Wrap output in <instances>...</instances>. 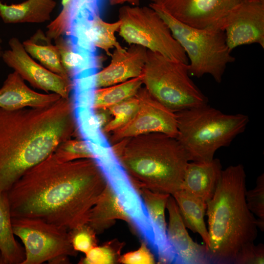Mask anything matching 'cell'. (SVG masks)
Masks as SVG:
<instances>
[{
	"mask_svg": "<svg viewBox=\"0 0 264 264\" xmlns=\"http://www.w3.org/2000/svg\"><path fill=\"white\" fill-rule=\"evenodd\" d=\"M107 185L93 159L64 162L52 153L7 192L11 217L40 219L69 231L88 223Z\"/></svg>",
	"mask_w": 264,
	"mask_h": 264,
	"instance_id": "cell-1",
	"label": "cell"
},
{
	"mask_svg": "<svg viewBox=\"0 0 264 264\" xmlns=\"http://www.w3.org/2000/svg\"><path fill=\"white\" fill-rule=\"evenodd\" d=\"M76 133L70 97L43 108H0V196Z\"/></svg>",
	"mask_w": 264,
	"mask_h": 264,
	"instance_id": "cell-2",
	"label": "cell"
},
{
	"mask_svg": "<svg viewBox=\"0 0 264 264\" xmlns=\"http://www.w3.org/2000/svg\"><path fill=\"white\" fill-rule=\"evenodd\" d=\"M246 177L242 164L222 170L215 192L206 202L210 264H233L241 248L257 237V219L245 199Z\"/></svg>",
	"mask_w": 264,
	"mask_h": 264,
	"instance_id": "cell-3",
	"label": "cell"
},
{
	"mask_svg": "<svg viewBox=\"0 0 264 264\" xmlns=\"http://www.w3.org/2000/svg\"><path fill=\"white\" fill-rule=\"evenodd\" d=\"M111 146L135 188L171 195L179 190L190 159L176 137L152 133L124 138Z\"/></svg>",
	"mask_w": 264,
	"mask_h": 264,
	"instance_id": "cell-4",
	"label": "cell"
},
{
	"mask_svg": "<svg viewBox=\"0 0 264 264\" xmlns=\"http://www.w3.org/2000/svg\"><path fill=\"white\" fill-rule=\"evenodd\" d=\"M175 113L176 138L192 161H211L219 149L244 132L249 121L246 114H225L208 104Z\"/></svg>",
	"mask_w": 264,
	"mask_h": 264,
	"instance_id": "cell-5",
	"label": "cell"
},
{
	"mask_svg": "<svg viewBox=\"0 0 264 264\" xmlns=\"http://www.w3.org/2000/svg\"><path fill=\"white\" fill-rule=\"evenodd\" d=\"M149 6L165 21L184 50L190 75L199 78L209 74L220 83L227 66L235 61L224 31L216 26L198 28L189 26L174 18L159 4L151 3Z\"/></svg>",
	"mask_w": 264,
	"mask_h": 264,
	"instance_id": "cell-6",
	"label": "cell"
},
{
	"mask_svg": "<svg viewBox=\"0 0 264 264\" xmlns=\"http://www.w3.org/2000/svg\"><path fill=\"white\" fill-rule=\"evenodd\" d=\"M142 76L148 91L175 112L208 103L190 78L188 64L147 50Z\"/></svg>",
	"mask_w": 264,
	"mask_h": 264,
	"instance_id": "cell-7",
	"label": "cell"
},
{
	"mask_svg": "<svg viewBox=\"0 0 264 264\" xmlns=\"http://www.w3.org/2000/svg\"><path fill=\"white\" fill-rule=\"evenodd\" d=\"M119 35L129 45H137L173 60L188 64L187 57L157 12L149 6H124L119 10Z\"/></svg>",
	"mask_w": 264,
	"mask_h": 264,
	"instance_id": "cell-8",
	"label": "cell"
},
{
	"mask_svg": "<svg viewBox=\"0 0 264 264\" xmlns=\"http://www.w3.org/2000/svg\"><path fill=\"white\" fill-rule=\"evenodd\" d=\"M14 235L22 242L25 259L22 264L69 263L77 252L71 243L69 231L42 220L12 218Z\"/></svg>",
	"mask_w": 264,
	"mask_h": 264,
	"instance_id": "cell-9",
	"label": "cell"
},
{
	"mask_svg": "<svg viewBox=\"0 0 264 264\" xmlns=\"http://www.w3.org/2000/svg\"><path fill=\"white\" fill-rule=\"evenodd\" d=\"M139 106L134 115L124 126L109 134L111 144L123 139L152 133H161L176 137V113L155 99L145 87L136 94Z\"/></svg>",
	"mask_w": 264,
	"mask_h": 264,
	"instance_id": "cell-10",
	"label": "cell"
},
{
	"mask_svg": "<svg viewBox=\"0 0 264 264\" xmlns=\"http://www.w3.org/2000/svg\"><path fill=\"white\" fill-rule=\"evenodd\" d=\"M10 49L3 52L1 58L9 67L34 88L51 92L62 98H69L71 80H66L39 64L25 51L22 43L16 37L8 42Z\"/></svg>",
	"mask_w": 264,
	"mask_h": 264,
	"instance_id": "cell-11",
	"label": "cell"
},
{
	"mask_svg": "<svg viewBox=\"0 0 264 264\" xmlns=\"http://www.w3.org/2000/svg\"><path fill=\"white\" fill-rule=\"evenodd\" d=\"M217 27L224 32L232 51L236 47L257 44L264 48V1H247L233 9Z\"/></svg>",
	"mask_w": 264,
	"mask_h": 264,
	"instance_id": "cell-12",
	"label": "cell"
},
{
	"mask_svg": "<svg viewBox=\"0 0 264 264\" xmlns=\"http://www.w3.org/2000/svg\"><path fill=\"white\" fill-rule=\"evenodd\" d=\"M247 0H165L161 5L172 16L189 26L217 27L233 9Z\"/></svg>",
	"mask_w": 264,
	"mask_h": 264,
	"instance_id": "cell-13",
	"label": "cell"
},
{
	"mask_svg": "<svg viewBox=\"0 0 264 264\" xmlns=\"http://www.w3.org/2000/svg\"><path fill=\"white\" fill-rule=\"evenodd\" d=\"M166 209L169 214L167 237L175 254V264H210L205 244H199L191 238L172 195L168 199Z\"/></svg>",
	"mask_w": 264,
	"mask_h": 264,
	"instance_id": "cell-14",
	"label": "cell"
},
{
	"mask_svg": "<svg viewBox=\"0 0 264 264\" xmlns=\"http://www.w3.org/2000/svg\"><path fill=\"white\" fill-rule=\"evenodd\" d=\"M147 49L137 45L115 48L110 62L98 71L95 77L96 88L122 83L142 74L146 60Z\"/></svg>",
	"mask_w": 264,
	"mask_h": 264,
	"instance_id": "cell-15",
	"label": "cell"
},
{
	"mask_svg": "<svg viewBox=\"0 0 264 264\" xmlns=\"http://www.w3.org/2000/svg\"><path fill=\"white\" fill-rule=\"evenodd\" d=\"M148 211L154 231L155 248L158 263L175 264V254L167 237L165 211L171 195L152 191L144 187L136 188Z\"/></svg>",
	"mask_w": 264,
	"mask_h": 264,
	"instance_id": "cell-16",
	"label": "cell"
},
{
	"mask_svg": "<svg viewBox=\"0 0 264 264\" xmlns=\"http://www.w3.org/2000/svg\"><path fill=\"white\" fill-rule=\"evenodd\" d=\"M61 97L55 93H40L29 88L16 72L7 76L0 88V108L14 110L26 108H43Z\"/></svg>",
	"mask_w": 264,
	"mask_h": 264,
	"instance_id": "cell-17",
	"label": "cell"
},
{
	"mask_svg": "<svg viewBox=\"0 0 264 264\" xmlns=\"http://www.w3.org/2000/svg\"><path fill=\"white\" fill-rule=\"evenodd\" d=\"M222 171L218 158L209 162H189L179 190L207 202L215 192Z\"/></svg>",
	"mask_w": 264,
	"mask_h": 264,
	"instance_id": "cell-18",
	"label": "cell"
},
{
	"mask_svg": "<svg viewBox=\"0 0 264 264\" xmlns=\"http://www.w3.org/2000/svg\"><path fill=\"white\" fill-rule=\"evenodd\" d=\"M55 0H25L8 5L0 0V17L5 23H43L50 19Z\"/></svg>",
	"mask_w": 264,
	"mask_h": 264,
	"instance_id": "cell-19",
	"label": "cell"
},
{
	"mask_svg": "<svg viewBox=\"0 0 264 264\" xmlns=\"http://www.w3.org/2000/svg\"><path fill=\"white\" fill-rule=\"evenodd\" d=\"M7 192L0 196V255L2 264H22L24 249L14 237Z\"/></svg>",
	"mask_w": 264,
	"mask_h": 264,
	"instance_id": "cell-20",
	"label": "cell"
},
{
	"mask_svg": "<svg viewBox=\"0 0 264 264\" xmlns=\"http://www.w3.org/2000/svg\"><path fill=\"white\" fill-rule=\"evenodd\" d=\"M172 196L177 205L185 227L200 236L208 250L210 242L204 220L206 202L180 190Z\"/></svg>",
	"mask_w": 264,
	"mask_h": 264,
	"instance_id": "cell-21",
	"label": "cell"
},
{
	"mask_svg": "<svg viewBox=\"0 0 264 264\" xmlns=\"http://www.w3.org/2000/svg\"><path fill=\"white\" fill-rule=\"evenodd\" d=\"M51 40L39 29L22 44L27 53L39 61L42 66L63 78L71 80L62 65L59 50L56 45L51 44Z\"/></svg>",
	"mask_w": 264,
	"mask_h": 264,
	"instance_id": "cell-22",
	"label": "cell"
},
{
	"mask_svg": "<svg viewBox=\"0 0 264 264\" xmlns=\"http://www.w3.org/2000/svg\"><path fill=\"white\" fill-rule=\"evenodd\" d=\"M116 220H123L130 225L127 214L107 185L92 207L88 224L98 234L111 226Z\"/></svg>",
	"mask_w": 264,
	"mask_h": 264,
	"instance_id": "cell-23",
	"label": "cell"
},
{
	"mask_svg": "<svg viewBox=\"0 0 264 264\" xmlns=\"http://www.w3.org/2000/svg\"><path fill=\"white\" fill-rule=\"evenodd\" d=\"M143 85L142 74L115 85L96 88L94 93V110H107L134 96Z\"/></svg>",
	"mask_w": 264,
	"mask_h": 264,
	"instance_id": "cell-24",
	"label": "cell"
},
{
	"mask_svg": "<svg viewBox=\"0 0 264 264\" xmlns=\"http://www.w3.org/2000/svg\"><path fill=\"white\" fill-rule=\"evenodd\" d=\"M121 22L118 19L113 22L104 21L100 16H96L93 19L90 28V35L94 46L103 50L110 56V50L117 48L121 44L117 41L115 33L119 31Z\"/></svg>",
	"mask_w": 264,
	"mask_h": 264,
	"instance_id": "cell-25",
	"label": "cell"
},
{
	"mask_svg": "<svg viewBox=\"0 0 264 264\" xmlns=\"http://www.w3.org/2000/svg\"><path fill=\"white\" fill-rule=\"evenodd\" d=\"M139 106V100L135 95L108 109L111 119L103 128L102 131L109 134L127 124L133 117Z\"/></svg>",
	"mask_w": 264,
	"mask_h": 264,
	"instance_id": "cell-26",
	"label": "cell"
},
{
	"mask_svg": "<svg viewBox=\"0 0 264 264\" xmlns=\"http://www.w3.org/2000/svg\"><path fill=\"white\" fill-rule=\"evenodd\" d=\"M123 245V243L114 239L102 246H95L85 254L79 264H112L119 262Z\"/></svg>",
	"mask_w": 264,
	"mask_h": 264,
	"instance_id": "cell-27",
	"label": "cell"
},
{
	"mask_svg": "<svg viewBox=\"0 0 264 264\" xmlns=\"http://www.w3.org/2000/svg\"><path fill=\"white\" fill-rule=\"evenodd\" d=\"M53 154L58 160L64 162L81 159H93L86 142L81 138H71L63 141L56 148Z\"/></svg>",
	"mask_w": 264,
	"mask_h": 264,
	"instance_id": "cell-28",
	"label": "cell"
},
{
	"mask_svg": "<svg viewBox=\"0 0 264 264\" xmlns=\"http://www.w3.org/2000/svg\"><path fill=\"white\" fill-rule=\"evenodd\" d=\"M245 199L249 210L258 217L257 225L262 231L264 230V174L257 178L255 188L245 192Z\"/></svg>",
	"mask_w": 264,
	"mask_h": 264,
	"instance_id": "cell-29",
	"label": "cell"
},
{
	"mask_svg": "<svg viewBox=\"0 0 264 264\" xmlns=\"http://www.w3.org/2000/svg\"><path fill=\"white\" fill-rule=\"evenodd\" d=\"M73 249L86 254L97 245L96 232L88 223L69 231Z\"/></svg>",
	"mask_w": 264,
	"mask_h": 264,
	"instance_id": "cell-30",
	"label": "cell"
},
{
	"mask_svg": "<svg viewBox=\"0 0 264 264\" xmlns=\"http://www.w3.org/2000/svg\"><path fill=\"white\" fill-rule=\"evenodd\" d=\"M264 245L255 244L250 242L244 244L238 251L234 261V264H263Z\"/></svg>",
	"mask_w": 264,
	"mask_h": 264,
	"instance_id": "cell-31",
	"label": "cell"
},
{
	"mask_svg": "<svg viewBox=\"0 0 264 264\" xmlns=\"http://www.w3.org/2000/svg\"><path fill=\"white\" fill-rule=\"evenodd\" d=\"M119 262L125 264H154V258L144 242L136 250L125 253L120 256Z\"/></svg>",
	"mask_w": 264,
	"mask_h": 264,
	"instance_id": "cell-32",
	"label": "cell"
},
{
	"mask_svg": "<svg viewBox=\"0 0 264 264\" xmlns=\"http://www.w3.org/2000/svg\"><path fill=\"white\" fill-rule=\"evenodd\" d=\"M96 119L99 127L102 129L107 124L111 119V116L108 110H94Z\"/></svg>",
	"mask_w": 264,
	"mask_h": 264,
	"instance_id": "cell-33",
	"label": "cell"
},
{
	"mask_svg": "<svg viewBox=\"0 0 264 264\" xmlns=\"http://www.w3.org/2000/svg\"><path fill=\"white\" fill-rule=\"evenodd\" d=\"M110 4L115 5L128 3L132 6H138L140 0H109Z\"/></svg>",
	"mask_w": 264,
	"mask_h": 264,
	"instance_id": "cell-34",
	"label": "cell"
},
{
	"mask_svg": "<svg viewBox=\"0 0 264 264\" xmlns=\"http://www.w3.org/2000/svg\"><path fill=\"white\" fill-rule=\"evenodd\" d=\"M152 1V3H155V4H161L165 0H151Z\"/></svg>",
	"mask_w": 264,
	"mask_h": 264,
	"instance_id": "cell-35",
	"label": "cell"
},
{
	"mask_svg": "<svg viewBox=\"0 0 264 264\" xmlns=\"http://www.w3.org/2000/svg\"><path fill=\"white\" fill-rule=\"evenodd\" d=\"M1 42H2L0 38V57H1L2 53H3V51H2V47L1 45Z\"/></svg>",
	"mask_w": 264,
	"mask_h": 264,
	"instance_id": "cell-36",
	"label": "cell"
},
{
	"mask_svg": "<svg viewBox=\"0 0 264 264\" xmlns=\"http://www.w3.org/2000/svg\"><path fill=\"white\" fill-rule=\"evenodd\" d=\"M247 1L257 2V1H264V0H247Z\"/></svg>",
	"mask_w": 264,
	"mask_h": 264,
	"instance_id": "cell-37",
	"label": "cell"
}]
</instances>
